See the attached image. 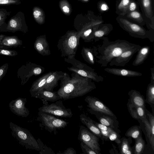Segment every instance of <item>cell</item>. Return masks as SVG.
Returning <instances> with one entry per match:
<instances>
[{
	"mask_svg": "<svg viewBox=\"0 0 154 154\" xmlns=\"http://www.w3.org/2000/svg\"><path fill=\"white\" fill-rule=\"evenodd\" d=\"M22 41L16 36L5 35L2 40L1 45L11 48H15L22 45Z\"/></svg>",
	"mask_w": 154,
	"mask_h": 154,
	"instance_id": "obj_30",
	"label": "cell"
},
{
	"mask_svg": "<svg viewBox=\"0 0 154 154\" xmlns=\"http://www.w3.org/2000/svg\"><path fill=\"white\" fill-rule=\"evenodd\" d=\"M141 47L138 45L133 48L124 51L119 56L113 59L109 62V65L111 66H124L129 62L134 54L138 52Z\"/></svg>",
	"mask_w": 154,
	"mask_h": 154,
	"instance_id": "obj_15",
	"label": "cell"
},
{
	"mask_svg": "<svg viewBox=\"0 0 154 154\" xmlns=\"http://www.w3.org/2000/svg\"><path fill=\"white\" fill-rule=\"evenodd\" d=\"M146 102L149 104L152 108V114L154 113V81L150 80L148 85L146 91Z\"/></svg>",
	"mask_w": 154,
	"mask_h": 154,
	"instance_id": "obj_32",
	"label": "cell"
},
{
	"mask_svg": "<svg viewBox=\"0 0 154 154\" xmlns=\"http://www.w3.org/2000/svg\"><path fill=\"white\" fill-rule=\"evenodd\" d=\"M132 0H117L116 13L119 16H124L128 13L129 4Z\"/></svg>",
	"mask_w": 154,
	"mask_h": 154,
	"instance_id": "obj_33",
	"label": "cell"
},
{
	"mask_svg": "<svg viewBox=\"0 0 154 154\" xmlns=\"http://www.w3.org/2000/svg\"><path fill=\"white\" fill-rule=\"evenodd\" d=\"M0 31H1L0 30Z\"/></svg>",
	"mask_w": 154,
	"mask_h": 154,
	"instance_id": "obj_54",
	"label": "cell"
},
{
	"mask_svg": "<svg viewBox=\"0 0 154 154\" xmlns=\"http://www.w3.org/2000/svg\"><path fill=\"white\" fill-rule=\"evenodd\" d=\"M37 140L40 149V150L39 151L40 154H55L52 150L44 145L39 138H38Z\"/></svg>",
	"mask_w": 154,
	"mask_h": 154,
	"instance_id": "obj_38",
	"label": "cell"
},
{
	"mask_svg": "<svg viewBox=\"0 0 154 154\" xmlns=\"http://www.w3.org/2000/svg\"><path fill=\"white\" fill-rule=\"evenodd\" d=\"M81 54L84 60L90 64L94 65L96 62L97 54V46L92 47H83Z\"/></svg>",
	"mask_w": 154,
	"mask_h": 154,
	"instance_id": "obj_18",
	"label": "cell"
},
{
	"mask_svg": "<svg viewBox=\"0 0 154 154\" xmlns=\"http://www.w3.org/2000/svg\"><path fill=\"white\" fill-rule=\"evenodd\" d=\"M127 107L128 111L133 118L137 120H141L146 117L145 112L146 109L133 104L129 100L127 103Z\"/></svg>",
	"mask_w": 154,
	"mask_h": 154,
	"instance_id": "obj_24",
	"label": "cell"
},
{
	"mask_svg": "<svg viewBox=\"0 0 154 154\" xmlns=\"http://www.w3.org/2000/svg\"><path fill=\"white\" fill-rule=\"evenodd\" d=\"M6 31L13 32L17 31H21L24 32H26V29L22 23L19 14H17L10 20L7 25Z\"/></svg>",
	"mask_w": 154,
	"mask_h": 154,
	"instance_id": "obj_22",
	"label": "cell"
},
{
	"mask_svg": "<svg viewBox=\"0 0 154 154\" xmlns=\"http://www.w3.org/2000/svg\"><path fill=\"white\" fill-rule=\"evenodd\" d=\"M51 72V71L44 74L33 82L29 90L32 97H35L38 93L43 89L46 79Z\"/></svg>",
	"mask_w": 154,
	"mask_h": 154,
	"instance_id": "obj_23",
	"label": "cell"
},
{
	"mask_svg": "<svg viewBox=\"0 0 154 154\" xmlns=\"http://www.w3.org/2000/svg\"><path fill=\"white\" fill-rule=\"evenodd\" d=\"M131 21L141 26L146 23L143 16L137 10L128 12L123 16Z\"/></svg>",
	"mask_w": 154,
	"mask_h": 154,
	"instance_id": "obj_31",
	"label": "cell"
},
{
	"mask_svg": "<svg viewBox=\"0 0 154 154\" xmlns=\"http://www.w3.org/2000/svg\"><path fill=\"white\" fill-rule=\"evenodd\" d=\"M88 111L91 114L95 115L100 123L111 128L119 133L121 132L119 128V123L116 116H111L89 109H88Z\"/></svg>",
	"mask_w": 154,
	"mask_h": 154,
	"instance_id": "obj_12",
	"label": "cell"
},
{
	"mask_svg": "<svg viewBox=\"0 0 154 154\" xmlns=\"http://www.w3.org/2000/svg\"><path fill=\"white\" fill-rule=\"evenodd\" d=\"M7 14L5 12L2 11H0V30L1 31L6 32V27L4 26V20L6 17Z\"/></svg>",
	"mask_w": 154,
	"mask_h": 154,
	"instance_id": "obj_41",
	"label": "cell"
},
{
	"mask_svg": "<svg viewBox=\"0 0 154 154\" xmlns=\"http://www.w3.org/2000/svg\"><path fill=\"white\" fill-rule=\"evenodd\" d=\"M8 66V63H6L0 67V81L5 75L7 72Z\"/></svg>",
	"mask_w": 154,
	"mask_h": 154,
	"instance_id": "obj_42",
	"label": "cell"
},
{
	"mask_svg": "<svg viewBox=\"0 0 154 154\" xmlns=\"http://www.w3.org/2000/svg\"><path fill=\"white\" fill-rule=\"evenodd\" d=\"M63 11L66 13H68L69 12V8L66 6H64L63 8Z\"/></svg>",
	"mask_w": 154,
	"mask_h": 154,
	"instance_id": "obj_52",
	"label": "cell"
},
{
	"mask_svg": "<svg viewBox=\"0 0 154 154\" xmlns=\"http://www.w3.org/2000/svg\"><path fill=\"white\" fill-rule=\"evenodd\" d=\"M112 128H111L109 131H105L103 130H100L101 132L103 138L105 141L109 140V131Z\"/></svg>",
	"mask_w": 154,
	"mask_h": 154,
	"instance_id": "obj_46",
	"label": "cell"
},
{
	"mask_svg": "<svg viewBox=\"0 0 154 154\" xmlns=\"http://www.w3.org/2000/svg\"><path fill=\"white\" fill-rule=\"evenodd\" d=\"M128 94L129 97L128 100L132 104L146 109L145 99L139 91L135 90H131L128 92Z\"/></svg>",
	"mask_w": 154,
	"mask_h": 154,
	"instance_id": "obj_25",
	"label": "cell"
},
{
	"mask_svg": "<svg viewBox=\"0 0 154 154\" xmlns=\"http://www.w3.org/2000/svg\"><path fill=\"white\" fill-rule=\"evenodd\" d=\"M34 45L35 49L41 55L45 56L51 54L49 44L45 35L37 37Z\"/></svg>",
	"mask_w": 154,
	"mask_h": 154,
	"instance_id": "obj_17",
	"label": "cell"
},
{
	"mask_svg": "<svg viewBox=\"0 0 154 154\" xmlns=\"http://www.w3.org/2000/svg\"><path fill=\"white\" fill-rule=\"evenodd\" d=\"M37 120L40 122L39 126L50 133L56 135L57 130L65 128L68 122L51 114L38 112Z\"/></svg>",
	"mask_w": 154,
	"mask_h": 154,
	"instance_id": "obj_7",
	"label": "cell"
},
{
	"mask_svg": "<svg viewBox=\"0 0 154 154\" xmlns=\"http://www.w3.org/2000/svg\"><path fill=\"white\" fill-rule=\"evenodd\" d=\"M102 44L97 46V54L96 62L101 67L107 66L114 58L127 50L133 48L138 45L131 43L125 40L110 41L108 37H103Z\"/></svg>",
	"mask_w": 154,
	"mask_h": 154,
	"instance_id": "obj_2",
	"label": "cell"
},
{
	"mask_svg": "<svg viewBox=\"0 0 154 154\" xmlns=\"http://www.w3.org/2000/svg\"><path fill=\"white\" fill-rule=\"evenodd\" d=\"M57 154H76L75 150L72 148L69 147L64 151L63 152L57 153Z\"/></svg>",
	"mask_w": 154,
	"mask_h": 154,
	"instance_id": "obj_47",
	"label": "cell"
},
{
	"mask_svg": "<svg viewBox=\"0 0 154 154\" xmlns=\"http://www.w3.org/2000/svg\"><path fill=\"white\" fill-rule=\"evenodd\" d=\"M26 102V98L19 97L13 100L9 103L10 109L18 116L26 117L29 114V110L25 106Z\"/></svg>",
	"mask_w": 154,
	"mask_h": 154,
	"instance_id": "obj_14",
	"label": "cell"
},
{
	"mask_svg": "<svg viewBox=\"0 0 154 154\" xmlns=\"http://www.w3.org/2000/svg\"><path fill=\"white\" fill-rule=\"evenodd\" d=\"M38 110L39 112L51 114L56 117L70 118L73 115L71 109L66 108L62 101L59 100L50 104H44Z\"/></svg>",
	"mask_w": 154,
	"mask_h": 154,
	"instance_id": "obj_8",
	"label": "cell"
},
{
	"mask_svg": "<svg viewBox=\"0 0 154 154\" xmlns=\"http://www.w3.org/2000/svg\"><path fill=\"white\" fill-rule=\"evenodd\" d=\"M100 138L87 128L82 125L80 126L78 136V140L86 145L97 154H101L99 143Z\"/></svg>",
	"mask_w": 154,
	"mask_h": 154,
	"instance_id": "obj_9",
	"label": "cell"
},
{
	"mask_svg": "<svg viewBox=\"0 0 154 154\" xmlns=\"http://www.w3.org/2000/svg\"><path fill=\"white\" fill-rule=\"evenodd\" d=\"M5 35H0V49H8L10 48L8 47L3 46L1 45L2 40Z\"/></svg>",
	"mask_w": 154,
	"mask_h": 154,
	"instance_id": "obj_48",
	"label": "cell"
},
{
	"mask_svg": "<svg viewBox=\"0 0 154 154\" xmlns=\"http://www.w3.org/2000/svg\"><path fill=\"white\" fill-rule=\"evenodd\" d=\"M100 25L93 26L92 28H88L85 30L82 33H79L80 38H82L85 42H92L94 39V32Z\"/></svg>",
	"mask_w": 154,
	"mask_h": 154,
	"instance_id": "obj_35",
	"label": "cell"
},
{
	"mask_svg": "<svg viewBox=\"0 0 154 154\" xmlns=\"http://www.w3.org/2000/svg\"><path fill=\"white\" fill-rule=\"evenodd\" d=\"M104 69L108 73L117 76L133 77L142 75L141 73L137 71L122 68H106Z\"/></svg>",
	"mask_w": 154,
	"mask_h": 154,
	"instance_id": "obj_19",
	"label": "cell"
},
{
	"mask_svg": "<svg viewBox=\"0 0 154 154\" xmlns=\"http://www.w3.org/2000/svg\"><path fill=\"white\" fill-rule=\"evenodd\" d=\"M44 67L35 63L29 62L23 65L17 72L18 78L21 80V85H24L32 76L41 74L45 71Z\"/></svg>",
	"mask_w": 154,
	"mask_h": 154,
	"instance_id": "obj_10",
	"label": "cell"
},
{
	"mask_svg": "<svg viewBox=\"0 0 154 154\" xmlns=\"http://www.w3.org/2000/svg\"><path fill=\"white\" fill-rule=\"evenodd\" d=\"M19 2V0H0V5L16 4Z\"/></svg>",
	"mask_w": 154,
	"mask_h": 154,
	"instance_id": "obj_44",
	"label": "cell"
},
{
	"mask_svg": "<svg viewBox=\"0 0 154 154\" xmlns=\"http://www.w3.org/2000/svg\"><path fill=\"white\" fill-rule=\"evenodd\" d=\"M100 25L94 33L95 42L102 40L103 37L108 35L113 29L112 26L110 24H105L101 26Z\"/></svg>",
	"mask_w": 154,
	"mask_h": 154,
	"instance_id": "obj_27",
	"label": "cell"
},
{
	"mask_svg": "<svg viewBox=\"0 0 154 154\" xmlns=\"http://www.w3.org/2000/svg\"><path fill=\"white\" fill-rule=\"evenodd\" d=\"M41 13L40 11L37 10H34L33 12L34 17L36 19H38L41 15Z\"/></svg>",
	"mask_w": 154,
	"mask_h": 154,
	"instance_id": "obj_50",
	"label": "cell"
},
{
	"mask_svg": "<svg viewBox=\"0 0 154 154\" xmlns=\"http://www.w3.org/2000/svg\"><path fill=\"white\" fill-rule=\"evenodd\" d=\"M151 72V80L154 81V67H153L150 69Z\"/></svg>",
	"mask_w": 154,
	"mask_h": 154,
	"instance_id": "obj_51",
	"label": "cell"
},
{
	"mask_svg": "<svg viewBox=\"0 0 154 154\" xmlns=\"http://www.w3.org/2000/svg\"><path fill=\"white\" fill-rule=\"evenodd\" d=\"M135 144L132 147V150L134 154L143 153L146 147V142L143 139L142 135L135 139Z\"/></svg>",
	"mask_w": 154,
	"mask_h": 154,
	"instance_id": "obj_34",
	"label": "cell"
},
{
	"mask_svg": "<svg viewBox=\"0 0 154 154\" xmlns=\"http://www.w3.org/2000/svg\"><path fill=\"white\" fill-rule=\"evenodd\" d=\"M60 80V87L57 92L61 99L64 100L82 96L96 88L91 79L74 72L71 77L64 72Z\"/></svg>",
	"mask_w": 154,
	"mask_h": 154,
	"instance_id": "obj_1",
	"label": "cell"
},
{
	"mask_svg": "<svg viewBox=\"0 0 154 154\" xmlns=\"http://www.w3.org/2000/svg\"><path fill=\"white\" fill-rule=\"evenodd\" d=\"M35 98L41 100L43 104L48 103V101L55 102L62 99L57 91H48L45 89L39 91Z\"/></svg>",
	"mask_w": 154,
	"mask_h": 154,
	"instance_id": "obj_20",
	"label": "cell"
},
{
	"mask_svg": "<svg viewBox=\"0 0 154 154\" xmlns=\"http://www.w3.org/2000/svg\"><path fill=\"white\" fill-rule=\"evenodd\" d=\"M121 136L119 133L116 132L112 129L109 131V139L114 141L119 145L121 142Z\"/></svg>",
	"mask_w": 154,
	"mask_h": 154,
	"instance_id": "obj_37",
	"label": "cell"
},
{
	"mask_svg": "<svg viewBox=\"0 0 154 154\" xmlns=\"http://www.w3.org/2000/svg\"><path fill=\"white\" fill-rule=\"evenodd\" d=\"M100 8L102 11H105L108 10V7L105 3H102L100 5Z\"/></svg>",
	"mask_w": 154,
	"mask_h": 154,
	"instance_id": "obj_49",
	"label": "cell"
},
{
	"mask_svg": "<svg viewBox=\"0 0 154 154\" xmlns=\"http://www.w3.org/2000/svg\"><path fill=\"white\" fill-rule=\"evenodd\" d=\"M79 116L80 119L82 123L85 125L93 133L101 139L103 143L104 140L100 131L94 125L93 122V120L89 117L86 116L85 114H81Z\"/></svg>",
	"mask_w": 154,
	"mask_h": 154,
	"instance_id": "obj_21",
	"label": "cell"
},
{
	"mask_svg": "<svg viewBox=\"0 0 154 154\" xmlns=\"http://www.w3.org/2000/svg\"><path fill=\"white\" fill-rule=\"evenodd\" d=\"M93 122L95 125L100 130L109 131L111 128L105 125L100 123H98L93 120Z\"/></svg>",
	"mask_w": 154,
	"mask_h": 154,
	"instance_id": "obj_45",
	"label": "cell"
},
{
	"mask_svg": "<svg viewBox=\"0 0 154 154\" xmlns=\"http://www.w3.org/2000/svg\"><path fill=\"white\" fill-rule=\"evenodd\" d=\"M64 72L62 71H51L46 80L43 89L53 91V89L58 85V82L63 77Z\"/></svg>",
	"mask_w": 154,
	"mask_h": 154,
	"instance_id": "obj_16",
	"label": "cell"
},
{
	"mask_svg": "<svg viewBox=\"0 0 154 154\" xmlns=\"http://www.w3.org/2000/svg\"><path fill=\"white\" fill-rule=\"evenodd\" d=\"M79 33L69 32L59 39L57 47L62 57L71 59L74 57L79 45Z\"/></svg>",
	"mask_w": 154,
	"mask_h": 154,
	"instance_id": "obj_3",
	"label": "cell"
},
{
	"mask_svg": "<svg viewBox=\"0 0 154 154\" xmlns=\"http://www.w3.org/2000/svg\"><path fill=\"white\" fill-rule=\"evenodd\" d=\"M64 60L72 65L71 67H67L69 71L82 76L90 79L96 82H99L103 81V78L95 72L94 69L76 60L75 57L71 59L65 58Z\"/></svg>",
	"mask_w": 154,
	"mask_h": 154,
	"instance_id": "obj_6",
	"label": "cell"
},
{
	"mask_svg": "<svg viewBox=\"0 0 154 154\" xmlns=\"http://www.w3.org/2000/svg\"><path fill=\"white\" fill-rule=\"evenodd\" d=\"M87 103V106L91 110L103 113L112 116H116L112 111L97 98L90 96L85 99Z\"/></svg>",
	"mask_w": 154,
	"mask_h": 154,
	"instance_id": "obj_13",
	"label": "cell"
},
{
	"mask_svg": "<svg viewBox=\"0 0 154 154\" xmlns=\"http://www.w3.org/2000/svg\"><path fill=\"white\" fill-rule=\"evenodd\" d=\"M138 0L142 11L143 17H145L149 19L153 18L152 0Z\"/></svg>",
	"mask_w": 154,
	"mask_h": 154,
	"instance_id": "obj_28",
	"label": "cell"
},
{
	"mask_svg": "<svg viewBox=\"0 0 154 154\" xmlns=\"http://www.w3.org/2000/svg\"><path fill=\"white\" fill-rule=\"evenodd\" d=\"M12 136L19 143L26 149L39 151L40 149L37 140L27 129L21 127L12 122H9Z\"/></svg>",
	"mask_w": 154,
	"mask_h": 154,
	"instance_id": "obj_5",
	"label": "cell"
},
{
	"mask_svg": "<svg viewBox=\"0 0 154 154\" xmlns=\"http://www.w3.org/2000/svg\"><path fill=\"white\" fill-rule=\"evenodd\" d=\"M138 5L137 3L134 0H132L129 4L128 13L137 11V8L138 7Z\"/></svg>",
	"mask_w": 154,
	"mask_h": 154,
	"instance_id": "obj_43",
	"label": "cell"
},
{
	"mask_svg": "<svg viewBox=\"0 0 154 154\" xmlns=\"http://www.w3.org/2000/svg\"><path fill=\"white\" fill-rule=\"evenodd\" d=\"M132 138H127L124 137L121 138V142L118 145L120 153L121 154H133L131 144L132 143Z\"/></svg>",
	"mask_w": 154,
	"mask_h": 154,
	"instance_id": "obj_29",
	"label": "cell"
},
{
	"mask_svg": "<svg viewBox=\"0 0 154 154\" xmlns=\"http://www.w3.org/2000/svg\"><path fill=\"white\" fill-rule=\"evenodd\" d=\"M116 20L120 26L132 37L141 39L148 38L153 42V31L146 30L142 26L132 22L123 16H119Z\"/></svg>",
	"mask_w": 154,
	"mask_h": 154,
	"instance_id": "obj_4",
	"label": "cell"
},
{
	"mask_svg": "<svg viewBox=\"0 0 154 154\" xmlns=\"http://www.w3.org/2000/svg\"><path fill=\"white\" fill-rule=\"evenodd\" d=\"M18 54L17 52L14 50L0 49V54L8 56L14 57Z\"/></svg>",
	"mask_w": 154,
	"mask_h": 154,
	"instance_id": "obj_39",
	"label": "cell"
},
{
	"mask_svg": "<svg viewBox=\"0 0 154 154\" xmlns=\"http://www.w3.org/2000/svg\"><path fill=\"white\" fill-rule=\"evenodd\" d=\"M146 115L147 116L148 119L146 117L140 120L144 127L145 133L146 135V139L149 144L152 150L154 152V116L146 109L145 110Z\"/></svg>",
	"mask_w": 154,
	"mask_h": 154,
	"instance_id": "obj_11",
	"label": "cell"
},
{
	"mask_svg": "<svg viewBox=\"0 0 154 154\" xmlns=\"http://www.w3.org/2000/svg\"><path fill=\"white\" fill-rule=\"evenodd\" d=\"M141 128L140 126L134 125L129 128L126 132L125 136L135 139L142 135Z\"/></svg>",
	"mask_w": 154,
	"mask_h": 154,
	"instance_id": "obj_36",
	"label": "cell"
},
{
	"mask_svg": "<svg viewBox=\"0 0 154 154\" xmlns=\"http://www.w3.org/2000/svg\"><path fill=\"white\" fill-rule=\"evenodd\" d=\"M81 147L83 154H97L89 147L84 143L80 142Z\"/></svg>",
	"mask_w": 154,
	"mask_h": 154,
	"instance_id": "obj_40",
	"label": "cell"
},
{
	"mask_svg": "<svg viewBox=\"0 0 154 154\" xmlns=\"http://www.w3.org/2000/svg\"><path fill=\"white\" fill-rule=\"evenodd\" d=\"M85 1L87 2L88 1V0H84Z\"/></svg>",
	"mask_w": 154,
	"mask_h": 154,
	"instance_id": "obj_53",
	"label": "cell"
},
{
	"mask_svg": "<svg viewBox=\"0 0 154 154\" xmlns=\"http://www.w3.org/2000/svg\"><path fill=\"white\" fill-rule=\"evenodd\" d=\"M150 51V47L149 46L145 45L141 47L138 51L136 58L132 63V65L137 66L142 64L148 57Z\"/></svg>",
	"mask_w": 154,
	"mask_h": 154,
	"instance_id": "obj_26",
	"label": "cell"
}]
</instances>
